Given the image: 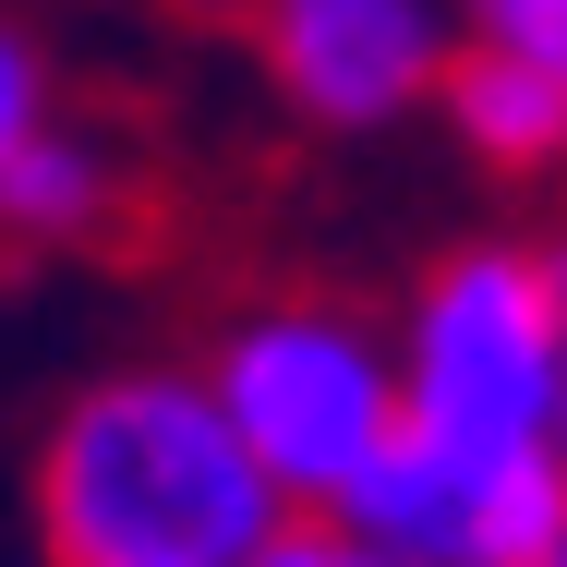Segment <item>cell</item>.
<instances>
[{
  "instance_id": "obj_1",
  "label": "cell",
  "mask_w": 567,
  "mask_h": 567,
  "mask_svg": "<svg viewBox=\"0 0 567 567\" xmlns=\"http://www.w3.org/2000/svg\"><path fill=\"white\" fill-rule=\"evenodd\" d=\"M278 519L290 507L206 399L194 350H133L73 374L24 447L37 567H241Z\"/></svg>"
},
{
  "instance_id": "obj_2",
  "label": "cell",
  "mask_w": 567,
  "mask_h": 567,
  "mask_svg": "<svg viewBox=\"0 0 567 567\" xmlns=\"http://www.w3.org/2000/svg\"><path fill=\"white\" fill-rule=\"evenodd\" d=\"M399 435L447 458H567V339L532 229H458L411 266L399 315Z\"/></svg>"
},
{
  "instance_id": "obj_3",
  "label": "cell",
  "mask_w": 567,
  "mask_h": 567,
  "mask_svg": "<svg viewBox=\"0 0 567 567\" xmlns=\"http://www.w3.org/2000/svg\"><path fill=\"white\" fill-rule=\"evenodd\" d=\"M194 374L229 411V435L254 447V471L278 483V507H302V519H339L350 483L399 447L386 315H362L339 290H266V302L218 315Z\"/></svg>"
},
{
  "instance_id": "obj_4",
  "label": "cell",
  "mask_w": 567,
  "mask_h": 567,
  "mask_svg": "<svg viewBox=\"0 0 567 567\" xmlns=\"http://www.w3.org/2000/svg\"><path fill=\"white\" fill-rule=\"evenodd\" d=\"M254 85L327 145H374L399 121H435L458 61V0H229Z\"/></svg>"
},
{
  "instance_id": "obj_5",
  "label": "cell",
  "mask_w": 567,
  "mask_h": 567,
  "mask_svg": "<svg viewBox=\"0 0 567 567\" xmlns=\"http://www.w3.org/2000/svg\"><path fill=\"white\" fill-rule=\"evenodd\" d=\"M339 532H362L386 567H532L567 532V458H447L399 435L350 483Z\"/></svg>"
},
{
  "instance_id": "obj_6",
  "label": "cell",
  "mask_w": 567,
  "mask_h": 567,
  "mask_svg": "<svg viewBox=\"0 0 567 567\" xmlns=\"http://www.w3.org/2000/svg\"><path fill=\"white\" fill-rule=\"evenodd\" d=\"M435 121L471 169L495 182H567V61L556 49H507V37H458Z\"/></svg>"
},
{
  "instance_id": "obj_7",
  "label": "cell",
  "mask_w": 567,
  "mask_h": 567,
  "mask_svg": "<svg viewBox=\"0 0 567 567\" xmlns=\"http://www.w3.org/2000/svg\"><path fill=\"white\" fill-rule=\"evenodd\" d=\"M133 157L121 133H85V121H37L12 157H0V241L12 254H97L121 218H133Z\"/></svg>"
},
{
  "instance_id": "obj_8",
  "label": "cell",
  "mask_w": 567,
  "mask_h": 567,
  "mask_svg": "<svg viewBox=\"0 0 567 567\" xmlns=\"http://www.w3.org/2000/svg\"><path fill=\"white\" fill-rule=\"evenodd\" d=\"M37 121H61V61H49V37L0 0V157H12Z\"/></svg>"
},
{
  "instance_id": "obj_9",
  "label": "cell",
  "mask_w": 567,
  "mask_h": 567,
  "mask_svg": "<svg viewBox=\"0 0 567 567\" xmlns=\"http://www.w3.org/2000/svg\"><path fill=\"white\" fill-rule=\"evenodd\" d=\"M241 567H386V556H374L362 532H339V519H302V507H290V519H278Z\"/></svg>"
},
{
  "instance_id": "obj_10",
  "label": "cell",
  "mask_w": 567,
  "mask_h": 567,
  "mask_svg": "<svg viewBox=\"0 0 567 567\" xmlns=\"http://www.w3.org/2000/svg\"><path fill=\"white\" fill-rule=\"evenodd\" d=\"M458 24L507 49H567V0H458Z\"/></svg>"
},
{
  "instance_id": "obj_11",
  "label": "cell",
  "mask_w": 567,
  "mask_h": 567,
  "mask_svg": "<svg viewBox=\"0 0 567 567\" xmlns=\"http://www.w3.org/2000/svg\"><path fill=\"white\" fill-rule=\"evenodd\" d=\"M532 241H544V290H556V339H567V218H544Z\"/></svg>"
},
{
  "instance_id": "obj_12",
  "label": "cell",
  "mask_w": 567,
  "mask_h": 567,
  "mask_svg": "<svg viewBox=\"0 0 567 567\" xmlns=\"http://www.w3.org/2000/svg\"><path fill=\"white\" fill-rule=\"evenodd\" d=\"M532 567H567V532H556V544H544V556H532Z\"/></svg>"
},
{
  "instance_id": "obj_13",
  "label": "cell",
  "mask_w": 567,
  "mask_h": 567,
  "mask_svg": "<svg viewBox=\"0 0 567 567\" xmlns=\"http://www.w3.org/2000/svg\"><path fill=\"white\" fill-rule=\"evenodd\" d=\"M556 61H567V49H556Z\"/></svg>"
}]
</instances>
